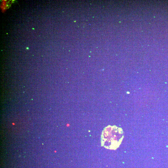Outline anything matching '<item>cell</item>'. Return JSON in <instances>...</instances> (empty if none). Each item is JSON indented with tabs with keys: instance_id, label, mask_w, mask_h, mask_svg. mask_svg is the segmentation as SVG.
<instances>
[{
	"instance_id": "1",
	"label": "cell",
	"mask_w": 168,
	"mask_h": 168,
	"mask_svg": "<svg viewBox=\"0 0 168 168\" xmlns=\"http://www.w3.org/2000/svg\"><path fill=\"white\" fill-rule=\"evenodd\" d=\"M123 138V132L121 128L109 125L102 132L101 146L108 149L115 150L119 147Z\"/></svg>"
}]
</instances>
